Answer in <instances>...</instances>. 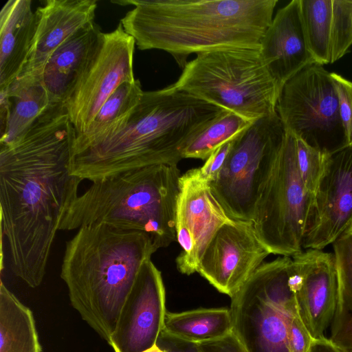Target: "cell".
<instances>
[{
    "label": "cell",
    "mask_w": 352,
    "mask_h": 352,
    "mask_svg": "<svg viewBox=\"0 0 352 352\" xmlns=\"http://www.w3.org/2000/svg\"><path fill=\"white\" fill-rule=\"evenodd\" d=\"M76 137L65 106H54L0 146L1 232L13 273L32 288L43 282L62 219L78 196L82 180L69 170Z\"/></svg>",
    "instance_id": "1"
},
{
    "label": "cell",
    "mask_w": 352,
    "mask_h": 352,
    "mask_svg": "<svg viewBox=\"0 0 352 352\" xmlns=\"http://www.w3.org/2000/svg\"><path fill=\"white\" fill-rule=\"evenodd\" d=\"M134 8L121 19L140 50L169 53L181 68L188 55L261 47L277 0H119Z\"/></svg>",
    "instance_id": "2"
},
{
    "label": "cell",
    "mask_w": 352,
    "mask_h": 352,
    "mask_svg": "<svg viewBox=\"0 0 352 352\" xmlns=\"http://www.w3.org/2000/svg\"><path fill=\"white\" fill-rule=\"evenodd\" d=\"M224 110L174 84L144 91L129 117L111 135L72 154L70 173L92 183L148 166L177 165L186 146Z\"/></svg>",
    "instance_id": "3"
},
{
    "label": "cell",
    "mask_w": 352,
    "mask_h": 352,
    "mask_svg": "<svg viewBox=\"0 0 352 352\" xmlns=\"http://www.w3.org/2000/svg\"><path fill=\"white\" fill-rule=\"evenodd\" d=\"M157 250L141 232L82 226L66 242L60 277L72 307L108 343L124 302Z\"/></svg>",
    "instance_id": "4"
},
{
    "label": "cell",
    "mask_w": 352,
    "mask_h": 352,
    "mask_svg": "<svg viewBox=\"0 0 352 352\" xmlns=\"http://www.w3.org/2000/svg\"><path fill=\"white\" fill-rule=\"evenodd\" d=\"M180 170L157 164L120 173L96 182L68 207L59 230L104 223L143 232L157 250L177 241L176 209Z\"/></svg>",
    "instance_id": "5"
},
{
    "label": "cell",
    "mask_w": 352,
    "mask_h": 352,
    "mask_svg": "<svg viewBox=\"0 0 352 352\" xmlns=\"http://www.w3.org/2000/svg\"><path fill=\"white\" fill-rule=\"evenodd\" d=\"M175 87L253 122L276 112L280 93L260 50L221 49L197 54Z\"/></svg>",
    "instance_id": "6"
},
{
    "label": "cell",
    "mask_w": 352,
    "mask_h": 352,
    "mask_svg": "<svg viewBox=\"0 0 352 352\" xmlns=\"http://www.w3.org/2000/svg\"><path fill=\"white\" fill-rule=\"evenodd\" d=\"M289 256L263 262L231 298L233 332L248 352H290L289 320L298 311Z\"/></svg>",
    "instance_id": "7"
},
{
    "label": "cell",
    "mask_w": 352,
    "mask_h": 352,
    "mask_svg": "<svg viewBox=\"0 0 352 352\" xmlns=\"http://www.w3.org/2000/svg\"><path fill=\"white\" fill-rule=\"evenodd\" d=\"M285 133L275 112L253 121L233 139L221 170L210 183L214 197L231 219L252 222Z\"/></svg>",
    "instance_id": "8"
},
{
    "label": "cell",
    "mask_w": 352,
    "mask_h": 352,
    "mask_svg": "<svg viewBox=\"0 0 352 352\" xmlns=\"http://www.w3.org/2000/svg\"><path fill=\"white\" fill-rule=\"evenodd\" d=\"M313 202L314 195L306 189L299 173L296 137L286 131L252 220L258 238L271 254L292 257L304 250Z\"/></svg>",
    "instance_id": "9"
},
{
    "label": "cell",
    "mask_w": 352,
    "mask_h": 352,
    "mask_svg": "<svg viewBox=\"0 0 352 352\" xmlns=\"http://www.w3.org/2000/svg\"><path fill=\"white\" fill-rule=\"evenodd\" d=\"M276 110L285 130L331 154L348 146L331 73L311 63L283 87Z\"/></svg>",
    "instance_id": "10"
},
{
    "label": "cell",
    "mask_w": 352,
    "mask_h": 352,
    "mask_svg": "<svg viewBox=\"0 0 352 352\" xmlns=\"http://www.w3.org/2000/svg\"><path fill=\"white\" fill-rule=\"evenodd\" d=\"M135 39L119 23L102 33L86 67L65 103L76 136L88 129L100 107L122 83L135 80Z\"/></svg>",
    "instance_id": "11"
},
{
    "label": "cell",
    "mask_w": 352,
    "mask_h": 352,
    "mask_svg": "<svg viewBox=\"0 0 352 352\" xmlns=\"http://www.w3.org/2000/svg\"><path fill=\"white\" fill-rule=\"evenodd\" d=\"M232 220L214 197L199 168L182 175L175 219L177 241L181 247L176 258L178 270L186 275L197 272L217 231Z\"/></svg>",
    "instance_id": "12"
},
{
    "label": "cell",
    "mask_w": 352,
    "mask_h": 352,
    "mask_svg": "<svg viewBox=\"0 0 352 352\" xmlns=\"http://www.w3.org/2000/svg\"><path fill=\"white\" fill-rule=\"evenodd\" d=\"M270 254L252 221L232 220L217 231L197 272L219 292L232 298Z\"/></svg>",
    "instance_id": "13"
},
{
    "label": "cell",
    "mask_w": 352,
    "mask_h": 352,
    "mask_svg": "<svg viewBox=\"0 0 352 352\" xmlns=\"http://www.w3.org/2000/svg\"><path fill=\"white\" fill-rule=\"evenodd\" d=\"M352 226V145L328 154L303 238V250H322Z\"/></svg>",
    "instance_id": "14"
},
{
    "label": "cell",
    "mask_w": 352,
    "mask_h": 352,
    "mask_svg": "<svg viewBox=\"0 0 352 352\" xmlns=\"http://www.w3.org/2000/svg\"><path fill=\"white\" fill-rule=\"evenodd\" d=\"M167 311L162 273L143 265L126 298L109 344L115 352H143L156 344Z\"/></svg>",
    "instance_id": "15"
},
{
    "label": "cell",
    "mask_w": 352,
    "mask_h": 352,
    "mask_svg": "<svg viewBox=\"0 0 352 352\" xmlns=\"http://www.w3.org/2000/svg\"><path fill=\"white\" fill-rule=\"evenodd\" d=\"M289 284L298 314L314 339L324 338L333 318L338 282L333 253L308 249L292 256Z\"/></svg>",
    "instance_id": "16"
},
{
    "label": "cell",
    "mask_w": 352,
    "mask_h": 352,
    "mask_svg": "<svg viewBox=\"0 0 352 352\" xmlns=\"http://www.w3.org/2000/svg\"><path fill=\"white\" fill-rule=\"evenodd\" d=\"M96 0H47L36 10V27L27 61L19 75L41 77L53 53L94 21Z\"/></svg>",
    "instance_id": "17"
},
{
    "label": "cell",
    "mask_w": 352,
    "mask_h": 352,
    "mask_svg": "<svg viewBox=\"0 0 352 352\" xmlns=\"http://www.w3.org/2000/svg\"><path fill=\"white\" fill-rule=\"evenodd\" d=\"M260 55L280 91L290 78L315 63L305 38L300 0L278 10L261 40Z\"/></svg>",
    "instance_id": "18"
},
{
    "label": "cell",
    "mask_w": 352,
    "mask_h": 352,
    "mask_svg": "<svg viewBox=\"0 0 352 352\" xmlns=\"http://www.w3.org/2000/svg\"><path fill=\"white\" fill-rule=\"evenodd\" d=\"M102 33L93 21L78 31L48 59L41 80L52 106H65Z\"/></svg>",
    "instance_id": "19"
},
{
    "label": "cell",
    "mask_w": 352,
    "mask_h": 352,
    "mask_svg": "<svg viewBox=\"0 0 352 352\" xmlns=\"http://www.w3.org/2000/svg\"><path fill=\"white\" fill-rule=\"evenodd\" d=\"M31 0H9L0 12V90L6 89L21 72L36 27Z\"/></svg>",
    "instance_id": "20"
},
{
    "label": "cell",
    "mask_w": 352,
    "mask_h": 352,
    "mask_svg": "<svg viewBox=\"0 0 352 352\" xmlns=\"http://www.w3.org/2000/svg\"><path fill=\"white\" fill-rule=\"evenodd\" d=\"M9 116L0 146L10 144L23 135L52 107L41 77L18 76L6 89Z\"/></svg>",
    "instance_id": "21"
},
{
    "label": "cell",
    "mask_w": 352,
    "mask_h": 352,
    "mask_svg": "<svg viewBox=\"0 0 352 352\" xmlns=\"http://www.w3.org/2000/svg\"><path fill=\"white\" fill-rule=\"evenodd\" d=\"M143 92L138 79L120 85L100 107L87 131L76 137L72 154L111 135L129 117Z\"/></svg>",
    "instance_id": "22"
},
{
    "label": "cell",
    "mask_w": 352,
    "mask_h": 352,
    "mask_svg": "<svg viewBox=\"0 0 352 352\" xmlns=\"http://www.w3.org/2000/svg\"><path fill=\"white\" fill-rule=\"evenodd\" d=\"M333 246L338 293L330 340L344 352H352V226Z\"/></svg>",
    "instance_id": "23"
},
{
    "label": "cell",
    "mask_w": 352,
    "mask_h": 352,
    "mask_svg": "<svg viewBox=\"0 0 352 352\" xmlns=\"http://www.w3.org/2000/svg\"><path fill=\"white\" fill-rule=\"evenodd\" d=\"M32 311L1 281L0 287V352H41Z\"/></svg>",
    "instance_id": "24"
},
{
    "label": "cell",
    "mask_w": 352,
    "mask_h": 352,
    "mask_svg": "<svg viewBox=\"0 0 352 352\" xmlns=\"http://www.w3.org/2000/svg\"><path fill=\"white\" fill-rule=\"evenodd\" d=\"M232 329L231 312L227 308L167 311L162 329L170 336L197 344L221 338Z\"/></svg>",
    "instance_id": "25"
},
{
    "label": "cell",
    "mask_w": 352,
    "mask_h": 352,
    "mask_svg": "<svg viewBox=\"0 0 352 352\" xmlns=\"http://www.w3.org/2000/svg\"><path fill=\"white\" fill-rule=\"evenodd\" d=\"M333 0H300V17L308 50L315 63H331Z\"/></svg>",
    "instance_id": "26"
},
{
    "label": "cell",
    "mask_w": 352,
    "mask_h": 352,
    "mask_svg": "<svg viewBox=\"0 0 352 352\" xmlns=\"http://www.w3.org/2000/svg\"><path fill=\"white\" fill-rule=\"evenodd\" d=\"M252 122L234 112L224 110L186 146L183 158L206 160L219 146L235 138Z\"/></svg>",
    "instance_id": "27"
},
{
    "label": "cell",
    "mask_w": 352,
    "mask_h": 352,
    "mask_svg": "<svg viewBox=\"0 0 352 352\" xmlns=\"http://www.w3.org/2000/svg\"><path fill=\"white\" fill-rule=\"evenodd\" d=\"M351 45L352 0H333L331 63L342 58Z\"/></svg>",
    "instance_id": "28"
},
{
    "label": "cell",
    "mask_w": 352,
    "mask_h": 352,
    "mask_svg": "<svg viewBox=\"0 0 352 352\" xmlns=\"http://www.w3.org/2000/svg\"><path fill=\"white\" fill-rule=\"evenodd\" d=\"M296 149L301 179L306 189L314 195L324 171L328 154L309 146L296 137Z\"/></svg>",
    "instance_id": "29"
},
{
    "label": "cell",
    "mask_w": 352,
    "mask_h": 352,
    "mask_svg": "<svg viewBox=\"0 0 352 352\" xmlns=\"http://www.w3.org/2000/svg\"><path fill=\"white\" fill-rule=\"evenodd\" d=\"M337 93L340 116L348 145H352V82L336 73H331Z\"/></svg>",
    "instance_id": "30"
},
{
    "label": "cell",
    "mask_w": 352,
    "mask_h": 352,
    "mask_svg": "<svg viewBox=\"0 0 352 352\" xmlns=\"http://www.w3.org/2000/svg\"><path fill=\"white\" fill-rule=\"evenodd\" d=\"M287 340L290 352H309L314 340L302 321L298 311L289 320Z\"/></svg>",
    "instance_id": "31"
},
{
    "label": "cell",
    "mask_w": 352,
    "mask_h": 352,
    "mask_svg": "<svg viewBox=\"0 0 352 352\" xmlns=\"http://www.w3.org/2000/svg\"><path fill=\"white\" fill-rule=\"evenodd\" d=\"M233 139L219 146L206 160L204 165L199 168L202 176L210 183L216 179L221 170L231 150Z\"/></svg>",
    "instance_id": "32"
},
{
    "label": "cell",
    "mask_w": 352,
    "mask_h": 352,
    "mask_svg": "<svg viewBox=\"0 0 352 352\" xmlns=\"http://www.w3.org/2000/svg\"><path fill=\"white\" fill-rule=\"evenodd\" d=\"M198 345L201 352H248L233 331L221 338Z\"/></svg>",
    "instance_id": "33"
},
{
    "label": "cell",
    "mask_w": 352,
    "mask_h": 352,
    "mask_svg": "<svg viewBox=\"0 0 352 352\" xmlns=\"http://www.w3.org/2000/svg\"><path fill=\"white\" fill-rule=\"evenodd\" d=\"M156 345L165 352H201L198 344L175 338L163 330Z\"/></svg>",
    "instance_id": "34"
},
{
    "label": "cell",
    "mask_w": 352,
    "mask_h": 352,
    "mask_svg": "<svg viewBox=\"0 0 352 352\" xmlns=\"http://www.w3.org/2000/svg\"><path fill=\"white\" fill-rule=\"evenodd\" d=\"M309 352H344L330 339L326 338L314 339Z\"/></svg>",
    "instance_id": "35"
},
{
    "label": "cell",
    "mask_w": 352,
    "mask_h": 352,
    "mask_svg": "<svg viewBox=\"0 0 352 352\" xmlns=\"http://www.w3.org/2000/svg\"><path fill=\"white\" fill-rule=\"evenodd\" d=\"M143 352H165L160 348H159L156 344L153 346L151 347L150 349L143 351Z\"/></svg>",
    "instance_id": "36"
}]
</instances>
